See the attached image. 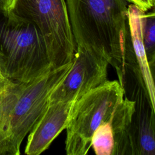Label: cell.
Here are the masks:
<instances>
[{
	"instance_id": "6da1fadb",
	"label": "cell",
	"mask_w": 155,
	"mask_h": 155,
	"mask_svg": "<svg viewBox=\"0 0 155 155\" xmlns=\"http://www.w3.org/2000/svg\"><path fill=\"white\" fill-rule=\"evenodd\" d=\"M76 47L105 58L124 89L133 51L128 23V0H65Z\"/></svg>"
},
{
	"instance_id": "52a82bcc",
	"label": "cell",
	"mask_w": 155,
	"mask_h": 155,
	"mask_svg": "<svg viewBox=\"0 0 155 155\" xmlns=\"http://www.w3.org/2000/svg\"><path fill=\"white\" fill-rule=\"evenodd\" d=\"M130 96L134 101L129 133L131 155H154L155 108L140 84H135Z\"/></svg>"
},
{
	"instance_id": "277c9868",
	"label": "cell",
	"mask_w": 155,
	"mask_h": 155,
	"mask_svg": "<svg viewBox=\"0 0 155 155\" xmlns=\"http://www.w3.org/2000/svg\"><path fill=\"white\" fill-rule=\"evenodd\" d=\"M124 94L118 81L107 80L75 102L65 128L67 155H85L88 153L94 132L100 125L110 121Z\"/></svg>"
},
{
	"instance_id": "7c38bea8",
	"label": "cell",
	"mask_w": 155,
	"mask_h": 155,
	"mask_svg": "<svg viewBox=\"0 0 155 155\" xmlns=\"http://www.w3.org/2000/svg\"><path fill=\"white\" fill-rule=\"evenodd\" d=\"M142 38L147 60L153 73L155 62V14L153 8L151 12L143 14Z\"/></svg>"
},
{
	"instance_id": "9a60e30c",
	"label": "cell",
	"mask_w": 155,
	"mask_h": 155,
	"mask_svg": "<svg viewBox=\"0 0 155 155\" xmlns=\"http://www.w3.org/2000/svg\"><path fill=\"white\" fill-rule=\"evenodd\" d=\"M6 79H5V78L4 77V76H3L2 73V71H1V68H0V83L2 82H3V81H4L6 80Z\"/></svg>"
},
{
	"instance_id": "8fae6325",
	"label": "cell",
	"mask_w": 155,
	"mask_h": 155,
	"mask_svg": "<svg viewBox=\"0 0 155 155\" xmlns=\"http://www.w3.org/2000/svg\"><path fill=\"white\" fill-rule=\"evenodd\" d=\"M114 142L110 122L100 125L91 138V147L97 155H113Z\"/></svg>"
},
{
	"instance_id": "9c48e42d",
	"label": "cell",
	"mask_w": 155,
	"mask_h": 155,
	"mask_svg": "<svg viewBox=\"0 0 155 155\" xmlns=\"http://www.w3.org/2000/svg\"><path fill=\"white\" fill-rule=\"evenodd\" d=\"M145 12L131 4L128 7V23L131 48L134 59V68L131 76L145 90L151 104L155 108V89L152 72L147 60L142 38V22Z\"/></svg>"
},
{
	"instance_id": "5b68a950",
	"label": "cell",
	"mask_w": 155,
	"mask_h": 155,
	"mask_svg": "<svg viewBox=\"0 0 155 155\" xmlns=\"http://www.w3.org/2000/svg\"><path fill=\"white\" fill-rule=\"evenodd\" d=\"M9 10L38 28L53 67L72 61L76 45L65 0H12Z\"/></svg>"
},
{
	"instance_id": "7a4b0ae2",
	"label": "cell",
	"mask_w": 155,
	"mask_h": 155,
	"mask_svg": "<svg viewBox=\"0 0 155 155\" xmlns=\"http://www.w3.org/2000/svg\"><path fill=\"white\" fill-rule=\"evenodd\" d=\"M73 62L51 67L26 82L0 83V155H19L21 143L50 104Z\"/></svg>"
},
{
	"instance_id": "4fadbf2b",
	"label": "cell",
	"mask_w": 155,
	"mask_h": 155,
	"mask_svg": "<svg viewBox=\"0 0 155 155\" xmlns=\"http://www.w3.org/2000/svg\"><path fill=\"white\" fill-rule=\"evenodd\" d=\"M129 2L139 7L145 12L154 8V4L151 0H128Z\"/></svg>"
},
{
	"instance_id": "8992f818",
	"label": "cell",
	"mask_w": 155,
	"mask_h": 155,
	"mask_svg": "<svg viewBox=\"0 0 155 155\" xmlns=\"http://www.w3.org/2000/svg\"><path fill=\"white\" fill-rule=\"evenodd\" d=\"M72 67L50 97V104L76 101L90 90L105 83L109 64L101 56L76 47Z\"/></svg>"
},
{
	"instance_id": "2e32d148",
	"label": "cell",
	"mask_w": 155,
	"mask_h": 155,
	"mask_svg": "<svg viewBox=\"0 0 155 155\" xmlns=\"http://www.w3.org/2000/svg\"><path fill=\"white\" fill-rule=\"evenodd\" d=\"M153 2H154V3H155V0H151Z\"/></svg>"
},
{
	"instance_id": "ba28073f",
	"label": "cell",
	"mask_w": 155,
	"mask_h": 155,
	"mask_svg": "<svg viewBox=\"0 0 155 155\" xmlns=\"http://www.w3.org/2000/svg\"><path fill=\"white\" fill-rule=\"evenodd\" d=\"M76 101L50 103L28 134L25 154L39 155L65 129Z\"/></svg>"
},
{
	"instance_id": "5bb4252c",
	"label": "cell",
	"mask_w": 155,
	"mask_h": 155,
	"mask_svg": "<svg viewBox=\"0 0 155 155\" xmlns=\"http://www.w3.org/2000/svg\"><path fill=\"white\" fill-rule=\"evenodd\" d=\"M12 0H0V8L10 9Z\"/></svg>"
},
{
	"instance_id": "3957f363",
	"label": "cell",
	"mask_w": 155,
	"mask_h": 155,
	"mask_svg": "<svg viewBox=\"0 0 155 155\" xmlns=\"http://www.w3.org/2000/svg\"><path fill=\"white\" fill-rule=\"evenodd\" d=\"M51 67L38 28L10 10L0 8V68L4 77L26 82Z\"/></svg>"
},
{
	"instance_id": "30bf717a",
	"label": "cell",
	"mask_w": 155,
	"mask_h": 155,
	"mask_svg": "<svg viewBox=\"0 0 155 155\" xmlns=\"http://www.w3.org/2000/svg\"><path fill=\"white\" fill-rule=\"evenodd\" d=\"M134 110V101L125 97L115 108L110 123L114 146L113 155H131L129 133Z\"/></svg>"
}]
</instances>
